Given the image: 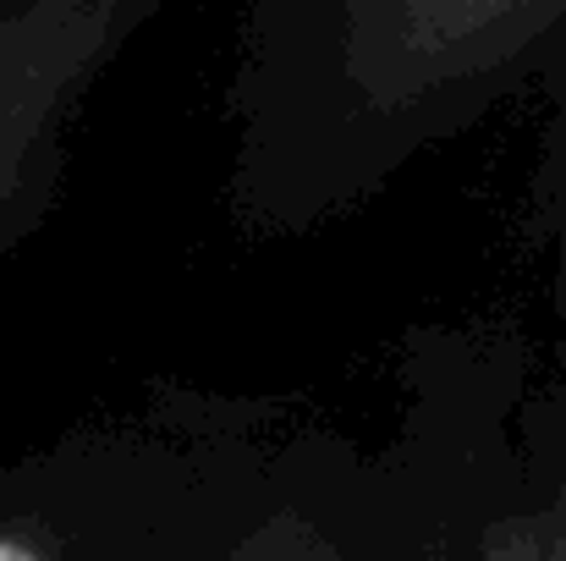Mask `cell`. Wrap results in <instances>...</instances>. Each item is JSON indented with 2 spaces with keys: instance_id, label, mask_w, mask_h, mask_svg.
<instances>
[{
  "instance_id": "cell-1",
  "label": "cell",
  "mask_w": 566,
  "mask_h": 561,
  "mask_svg": "<svg viewBox=\"0 0 566 561\" xmlns=\"http://www.w3.org/2000/svg\"><path fill=\"white\" fill-rule=\"evenodd\" d=\"M116 0H0V237L44 172L50 133L88 77Z\"/></svg>"
}]
</instances>
